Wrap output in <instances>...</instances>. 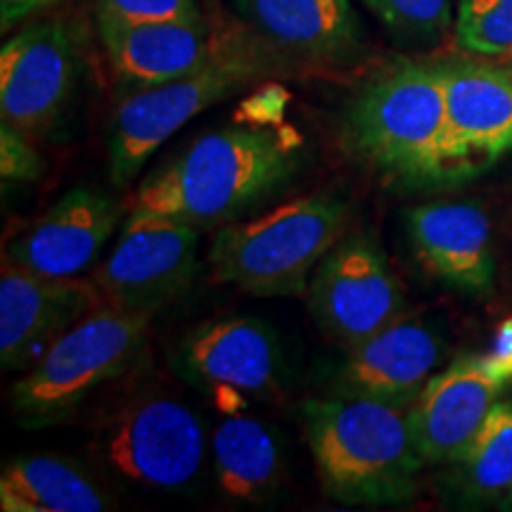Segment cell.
I'll return each instance as SVG.
<instances>
[{
  "mask_svg": "<svg viewBox=\"0 0 512 512\" xmlns=\"http://www.w3.org/2000/svg\"><path fill=\"white\" fill-rule=\"evenodd\" d=\"M121 219L112 197L91 188L69 190L5 247V264L50 278H79L98 259Z\"/></svg>",
  "mask_w": 512,
  "mask_h": 512,
  "instance_id": "obj_14",
  "label": "cell"
},
{
  "mask_svg": "<svg viewBox=\"0 0 512 512\" xmlns=\"http://www.w3.org/2000/svg\"><path fill=\"white\" fill-rule=\"evenodd\" d=\"M406 228L415 259L444 285L484 292L494 283V233L482 207L470 202L420 204L406 211Z\"/></svg>",
  "mask_w": 512,
  "mask_h": 512,
  "instance_id": "obj_18",
  "label": "cell"
},
{
  "mask_svg": "<svg viewBox=\"0 0 512 512\" xmlns=\"http://www.w3.org/2000/svg\"><path fill=\"white\" fill-rule=\"evenodd\" d=\"M264 72V60L247 43L223 41L216 53L181 79L128 93L114 114L107 155L110 176L126 185L178 128L216 102L242 91Z\"/></svg>",
  "mask_w": 512,
  "mask_h": 512,
  "instance_id": "obj_6",
  "label": "cell"
},
{
  "mask_svg": "<svg viewBox=\"0 0 512 512\" xmlns=\"http://www.w3.org/2000/svg\"><path fill=\"white\" fill-rule=\"evenodd\" d=\"M43 164L29 136L15 126H0V176L5 183H27L41 176Z\"/></svg>",
  "mask_w": 512,
  "mask_h": 512,
  "instance_id": "obj_26",
  "label": "cell"
},
{
  "mask_svg": "<svg viewBox=\"0 0 512 512\" xmlns=\"http://www.w3.org/2000/svg\"><path fill=\"white\" fill-rule=\"evenodd\" d=\"M98 34L114 79L126 95L192 74L219 48L204 17L176 22L98 17Z\"/></svg>",
  "mask_w": 512,
  "mask_h": 512,
  "instance_id": "obj_16",
  "label": "cell"
},
{
  "mask_svg": "<svg viewBox=\"0 0 512 512\" xmlns=\"http://www.w3.org/2000/svg\"><path fill=\"white\" fill-rule=\"evenodd\" d=\"M347 221L349 204L320 192L280 204L259 219L230 223L209 249L211 283L235 285L256 297H299Z\"/></svg>",
  "mask_w": 512,
  "mask_h": 512,
  "instance_id": "obj_4",
  "label": "cell"
},
{
  "mask_svg": "<svg viewBox=\"0 0 512 512\" xmlns=\"http://www.w3.org/2000/svg\"><path fill=\"white\" fill-rule=\"evenodd\" d=\"M155 313L100 306L55 339L12 384V406L27 430L69 418L100 384L124 373Z\"/></svg>",
  "mask_w": 512,
  "mask_h": 512,
  "instance_id": "obj_5",
  "label": "cell"
},
{
  "mask_svg": "<svg viewBox=\"0 0 512 512\" xmlns=\"http://www.w3.org/2000/svg\"><path fill=\"white\" fill-rule=\"evenodd\" d=\"M446 88V176L477 174L512 152V69L441 60Z\"/></svg>",
  "mask_w": 512,
  "mask_h": 512,
  "instance_id": "obj_12",
  "label": "cell"
},
{
  "mask_svg": "<svg viewBox=\"0 0 512 512\" xmlns=\"http://www.w3.org/2000/svg\"><path fill=\"white\" fill-rule=\"evenodd\" d=\"M358 159L408 183L448 181L441 62H399L356 95L344 121Z\"/></svg>",
  "mask_w": 512,
  "mask_h": 512,
  "instance_id": "obj_3",
  "label": "cell"
},
{
  "mask_svg": "<svg viewBox=\"0 0 512 512\" xmlns=\"http://www.w3.org/2000/svg\"><path fill=\"white\" fill-rule=\"evenodd\" d=\"M396 38L430 43L446 34L453 22L456 0H363Z\"/></svg>",
  "mask_w": 512,
  "mask_h": 512,
  "instance_id": "obj_24",
  "label": "cell"
},
{
  "mask_svg": "<svg viewBox=\"0 0 512 512\" xmlns=\"http://www.w3.org/2000/svg\"><path fill=\"white\" fill-rule=\"evenodd\" d=\"M470 496H503L512 486V401H498L458 460Z\"/></svg>",
  "mask_w": 512,
  "mask_h": 512,
  "instance_id": "obj_22",
  "label": "cell"
},
{
  "mask_svg": "<svg viewBox=\"0 0 512 512\" xmlns=\"http://www.w3.org/2000/svg\"><path fill=\"white\" fill-rule=\"evenodd\" d=\"M299 157L302 138L290 128L252 124L204 133L138 185L128 211H155L197 228L226 223L283 188Z\"/></svg>",
  "mask_w": 512,
  "mask_h": 512,
  "instance_id": "obj_1",
  "label": "cell"
},
{
  "mask_svg": "<svg viewBox=\"0 0 512 512\" xmlns=\"http://www.w3.org/2000/svg\"><path fill=\"white\" fill-rule=\"evenodd\" d=\"M505 389L484 373L479 356H463L427 380L408 408L425 463H456Z\"/></svg>",
  "mask_w": 512,
  "mask_h": 512,
  "instance_id": "obj_17",
  "label": "cell"
},
{
  "mask_svg": "<svg viewBox=\"0 0 512 512\" xmlns=\"http://www.w3.org/2000/svg\"><path fill=\"white\" fill-rule=\"evenodd\" d=\"M197 240L192 223L131 211L112 254L93 273L105 304L155 313L174 302L195 278Z\"/></svg>",
  "mask_w": 512,
  "mask_h": 512,
  "instance_id": "obj_8",
  "label": "cell"
},
{
  "mask_svg": "<svg viewBox=\"0 0 512 512\" xmlns=\"http://www.w3.org/2000/svg\"><path fill=\"white\" fill-rule=\"evenodd\" d=\"M211 451L221 491L233 501H261L283 479L280 441L252 415L226 413L216 425Z\"/></svg>",
  "mask_w": 512,
  "mask_h": 512,
  "instance_id": "obj_20",
  "label": "cell"
},
{
  "mask_svg": "<svg viewBox=\"0 0 512 512\" xmlns=\"http://www.w3.org/2000/svg\"><path fill=\"white\" fill-rule=\"evenodd\" d=\"M178 373L226 413L283 392L285 358L273 328L259 318H221L192 330L178 347Z\"/></svg>",
  "mask_w": 512,
  "mask_h": 512,
  "instance_id": "obj_10",
  "label": "cell"
},
{
  "mask_svg": "<svg viewBox=\"0 0 512 512\" xmlns=\"http://www.w3.org/2000/svg\"><path fill=\"white\" fill-rule=\"evenodd\" d=\"M441 354L444 344L437 332L403 313L392 325L349 349L332 387L339 396H363L411 408L439 366Z\"/></svg>",
  "mask_w": 512,
  "mask_h": 512,
  "instance_id": "obj_15",
  "label": "cell"
},
{
  "mask_svg": "<svg viewBox=\"0 0 512 512\" xmlns=\"http://www.w3.org/2000/svg\"><path fill=\"white\" fill-rule=\"evenodd\" d=\"M235 12L273 46L309 60H344L361 46L351 0H233Z\"/></svg>",
  "mask_w": 512,
  "mask_h": 512,
  "instance_id": "obj_19",
  "label": "cell"
},
{
  "mask_svg": "<svg viewBox=\"0 0 512 512\" xmlns=\"http://www.w3.org/2000/svg\"><path fill=\"white\" fill-rule=\"evenodd\" d=\"M76 46L57 19L22 29L0 50V114L24 136L48 133L76 83Z\"/></svg>",
  "mask_w": 512,
  "mask_h": 512,
  "instance_id": "obj_11",
  "label": "cell"
},
{
  "mask_svg": "<svg viewBox=\"0 0 512 512\" xmlns=\"http://www.w3.org/2000/svg\"><path fill=\"white\" fill-rule=\"evenodd\" d=\"M304 437L325 494L349 505L406 501L425 458L408 408L363 396L311 399L302 406Z\"/></svg>",
  "mask_w": 512,
  "mask_h": 512,
  "instance_id": "obj_2",
  "label": "cell"
},
{
  "mask_svg": "<svg viewBox=\"0 0 512 512\" xmlns=\"http://www.w3.org/2000/svg\"><path fill=\"white\" fill-rule=\"evenodd\" d=\"M484 373L503 387L512 384V318L503 320L496 328L494 344L486 356H479Z\"/></svg>",
  "mask_w": 512,
  "mask_h": 512,
  "instance_id": "obj_27",
  "label": "cell"
},
{
  "mask_svg": "<svg viewBox=\"0 0 512 512\" xmlns=\"http://www.w3.org/2000/svg\"><path fill=\"white\" fill-rule=\"evenodd\" d=\"M57 3V0H0V24H3V31L15 27L17 22L27 19L34 12L50 8V5Z\"/></svg>",
  "mask_w": 512,
  "mask_h": 512,
  "instance_id": "obj_28",
  "label": "cell"
},
{
  "mask_svg": "<svg viewBox=\"0 0 512 512\" xmlns=\"http://www.w3.org/2000/svg\"><path fill=\"white\" fill-rule=\"evenodd\" d=\"M311 313L328 335L354 349L406 313V299L375 238L342 235L309 285Z\"/></svg>",
  "mask_w": 512,
  "mask_h": 512,
  "instance_id": "obj_9",
  "label": "cell"
},
{
  "mask_svg": "<svg viewBox=\"0 0 512 512\" xmlns=\"http://www.w3.org/2000/svg\"><path fill=\"white\" fill-rule=\"evenodd\" d=\"M105 299L86 278H50L3 261L0 273V361L5 370L27 366L43 344H53Z\"/></svg>",
  "mask_w": 512,
  "mask_h": 512,
  "instance_id": "obj_13",
  "label": "cell"
},
{
  "mask_svg": "<svg viewBox=\"0 0 512 512\" xmlns=\"http://www.w3.org/2000/svg\"><path fill=\"white\" fill-rule=\"evenodd\" d=\"M3 512H100L110 508L81 467L55 456H22L0 475Z\"/></svg>",
  "mask_w": 512,
  "mask_h": 512,
  "instance_id": "obj_21",
  "label": "cell"
},
{
  "mask_svg": "<svg viewBox=\"0 0 512 512\" xmlns=\"http://www.w3.org/2000/svg\"><path fill=\"white\" fill-rule=\"evenodd\" d=\"M95 17L121 22H176L202 19L200 0H95Z\"/></svg>",
  "mask_w": 512,
  "mask_h": 512,
  "instance_id": "obj_25",
  "label": "cell"
},
{
  "mask_svg": "<svg viewBox=\"0 0 512 512\" xmlns=\"http://www.w3.org/2000/svg\"><path fill=\"white\" fill-rule=\"evenodd\" d=\"M501 508H505V510H512V486L508 491H505L503 494V503H501Z\"/></svg>",
  "mask_w": 512,
  "mask_h": 512,
  "instance_id": "obj_29",
  "label": "cell"
},
{
  "mask_svg": "<svg viewBox=\"0 0 512 512\" xmlns=\"http://www.w3.org/2000/svg\"><path fill=\"white\" fill-rule=\"evenodd\" d=\"M456 41L475 55L512 50V0H456Z\"/></svg>",
  "mask_w": 512,
  "mask_h": 512,
  "instance_id": "obj_23",
  "label": "cell"
},
{
  "mask_svg": "<svg viewBox=\"0 0 512 512\" xmlns=\"http://www.w3.org/2000/svg\"><path fill=\"white\" fill-rule=\"evenodd\" d=\"M100 458L126 482L181 491L195 482L207 458L200 415L171 396L133 401L100 430Z\"/></svg>",
  "mask_w": 512,
  "mask_h": 512,
  "instance_id": "obj_7",
  "label": "cell"
}]
</instances>
